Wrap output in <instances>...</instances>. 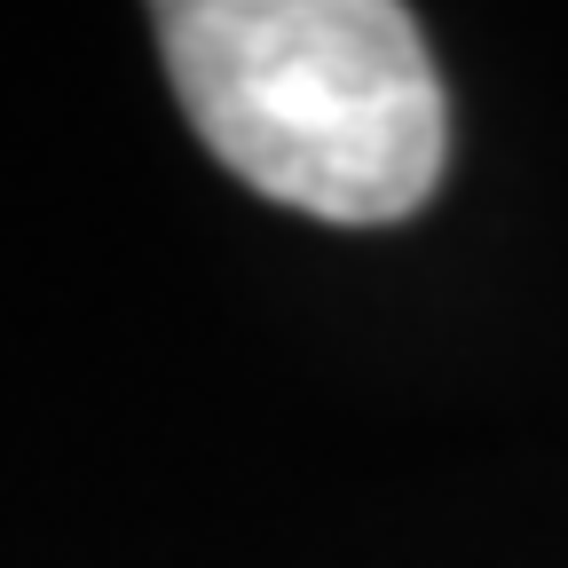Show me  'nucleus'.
<instances>
[{
    "mask_svg": "<svg viewBox=\"0 0 568 568\" xmlns=\"http://www.w3.org/2000/svg\"><path fill=\"white\" fill-rule=\"evenodd\" d=\"M182 119L245 190L372 230L435 197L450 103L395 0H166L151 17Z\"/></svg>",
    "mask_w": 568,
    "mask_h": 568,
    "instance_id": "f257e3e1",
    "label": "nucleus"
}]
</instances>
